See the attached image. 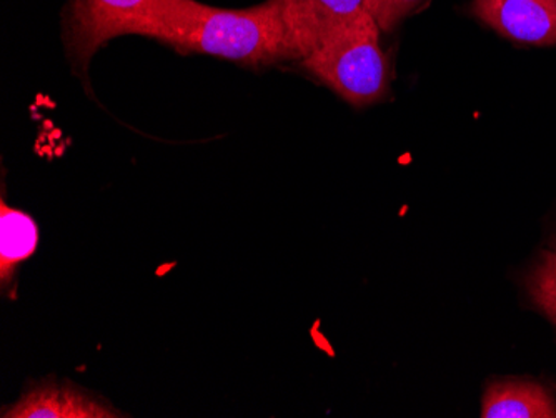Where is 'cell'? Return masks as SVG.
<instances>
[{
	"instance_id": "cell-9",
	"label": "cell",
	"mask_w": 556,
	"mask_h": 418,
	"mask_svg": "<svg viewBox=\"0 0 556 418\" xmlns=\"http://www.w3.org/2000/svg\"><path fill=\"white\" fill-rule=\"evenodd\" d=\"M525 289L533 307L556 329V252L543 249L525 276Z\"/></svg>"
},
{
	"instance_id": "cell-6",
	"label": "cell",
	"mask_w": 556,
	"mask_h": 418,
	"mask_svg": "<svg viewBox=\"0 0 556 418\" xmlns=\"http://www.w3.org/2000/svg\"><path fill=\"white\" fill-rule=\"evenodd\" d=\"M4 418H118L127 417L105 401L68 383H37L2 410Z\"/></svg>"
},
{
	"instance_id": "cell-10",
	"label": "cell",
	"mask_w": 556,
	"mask_h": 418,
	"mask_svg": "<svg viewBox=\"0 0 556 418\" xmlns=\"http://www.w3.org/2000/svg\"><path fill=\"white\" fill-rule=\"evenodd\" d=\"M425 2L427 0H367V8L382 33H389Z\"/></svg>"
},
{
	"instance_id": "cell-3",
	"label": "cell",
	"mask_w": 556,
	"mask_h": 418,
	"mask_svg": "<svg viewBox=\"0 0 556 418\" xmlns=\"http://www.w3.org/2000/svg\"><path fill=\"white\" fill-rule=\"evenodd\" d=\"M174 0H71L65 21L68 59L86 72L93 55L124 36L155 39Z\"/></svg>"
},
{
	"instance_id": "cell-8",
	"label": "cell",
	"mask_w": 556,
	"mask_h": 418,
	"mask_svg": "<svg viewBox=\"0 0 556 418\" xmlns=\"http://www.w3.org/2000/svg\"><path fill=\"white\" fill-rule=\"evenodd\" d=\"M39 226L33 215L12 207L2 199L0 204V286H14L18 267L39 249Z\"/></svg>"
},
{
	"instance_id": "cell-2",
	"label": "cell",
	"mask_w": 556,
	"mask_h": 418,
	"mask_svg": "<svg viewBox=\"0 0 556 418\" xmlns=\"http://www.w3.org/2000/svg\"><path fill=\"white\" fill-rule=\"evenodd\" d=\"M380 34L382 29L367 12L328 34L302 59V67L353 107L377 104L390 87L389 58L380 46Z\"/></svg>"
},
{
	"instance_id": "cell-7",
	"label": "cell",
	"mask_w": 556,
	"mask_h": 418,
	"mask_svg": "<svg viewBox=\"0 0 556 418\" xmlns=\"http://www.w3.org/2000/svg\"><path fill=\"white\" fill-rule=\"evenodd\" d=\"M483 418H556L555 393L535 380H493L482 398Z\"/></svg>"
},
{
	"instance_id": "cell-5",
	"label": "cell",
	"mask_w": 556,
	"mask_h": 418,
	"mask_svg": "<svg viewBox=\"0 0 556 418\" xmlns=\"http://www.w3.org/2000/svg\"><path fill=\"white\" fill-rule=\"evenodd\" d=\"M471 14L505 39L556 46V0H473Z\"/></svg>"
},
{
	"instance_id": "cell-4",
	"label": "cell",
	"mask_w": 556,
	"mask_h": 418,
	"mask_svg": "<svg viewBox=\"0 0 556 418\" xmlns=\"http://www.w3.org/2000/svg\"><path fill=\"white\" fill-rule=\"evenodd\" d=\"M293 61H302L333 30L367 14V0H277Z\"/></svg>"
},
{
	"instance_id": "cell-1",
	"label": "cell",
	"mask_w": 556,
	"mask_h": 418,
	"mask_svg": "<svg viewBox=\"0 0 556 418\" xmlns=\"http://www.w3.org/2000/svg\"><path fill=\"white\" fill-rule=\"evenodd\" d=\"M154 40L182 54L212 55L252 67L293 61L277 0L247 9L174 0Z\"/></svg>"
},
{
	"instance_id": "cell-11",
	"label": "cell",
	"mask_w": 556,
	"mask_h": 418,
	"mask_svg": "<svg viewBox=\"0 0 556 418\" xmlns=\"http://www.w3.org/2000/svg\"><path fill=\"white\" fill-rule=\"evenodd\" d=\"M548 249H552L553 252H556V236L553 237L552 242H549Z\"/></svg>"
}]
</instances>
